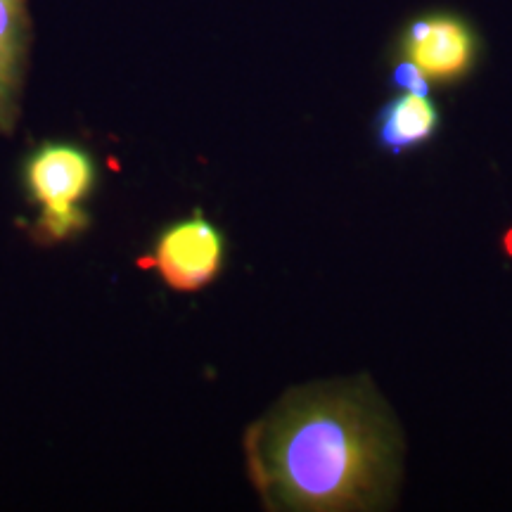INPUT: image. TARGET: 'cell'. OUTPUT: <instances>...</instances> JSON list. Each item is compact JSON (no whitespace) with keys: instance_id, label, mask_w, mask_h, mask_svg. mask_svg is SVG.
<instances>
[{"instance_id":"cell-6","label":"cell","mask_w":512,"mask_h":512,"mask_svg":"<svg viewBox=\"0 0 512 512\" xmlns=\"http://www.w3.org/2000/svg\"><path fill=\"white\" fill-rule=\"evenodd\" d=\"M31 22L24 0H0V133H10L19 117Z\"/></svg>"},{"instance_id":"cell-8","label":"cell","mask_w":512,"mask_h":512,"mask_svg":"<svg viewBox=\"0 0 512 512\" xmlns=\"http://www.w3.org/2000/svg\"><path fill=\"white\" fill-rule=\"evenodd\" d=\"M503 249H505V254H508L510 259H512V228L508 230V233H505V238H503Z\"/></svg>"},{"instance_id":"cell-1","label":"cell","mask_w":512,"mask_h":512,"mask_svg":"<svg viewBox=\"0 0 512 512\" xmlns=\"http://www.w3.org/2000/svg\"><path fill=\"white\" fill-rule=\"evenodd\" d=\"M245 453L268 510H382L401 472V434L368 377L294 389L249 427Z\"/></svg>"},{"instance_id":"cell-5","label":"cell","mask_w":512,"mask_h":512,"mask_svg":"<svg viewBox=\"0 0 512 512\" xmlns=\"http://www.w3.org/2000/svg\"><path fill=\"white\" fill-rule=\"evenodd\" d=\"M375 143L389 157H408L434 143L441 131V110L430 95L401 93L377 112Z\"/></svg>"},{"instance_id":"cell-4","label":"cell","mask_w":512,"mask_h":512,"mask_svg":"<svg viewBox=\"0 0 512 512\" xmlns=\"http://www.w3.org/2000/svg\"><path fill=\"white\" fill-rule=\"evenodd\" d=\"M401 60L413 62L437 86H453L472 74L479 55L475 29L451 12L415 17L399 41Z\"/></svg>"},{"instance_id":"cell-3","label":"cell","mask_w":512,"mask_h":512,"mask_svg":"<svg viewBox=\"0 0 512 512\" xmlns=\"http://www.w3.org/2000/svg\"><path fill=\"white\" fill-rule=\"evenodd\" d=\"M226 235L202 211L171 223L159 235L150 259L140 264L155 268L166 287L192 294L209 287L226 264Z\"/></svg>"},{"instance_id":"cell-7","label":"cell","mask_w":512,"mask_h":512,"mask_svg":"<svg viewBox=\"0 0 512 512\" xmlns=\"http://www.w3.org/2000/svg\"><path fill=\"white\" fill-rule=\"evenodd\" d=\"M392 83L403 93H418V95H430V86H432L430 79H427V76L408 60H401L394 64Z\"/></svg>"},{"instance_id":"cell-2","label":"cell","mask_w":512,"mask_h":512,"mask_svg":"<svg viewBox=\"0 0 512 512\" xmlns=\"http://www.w3.org/2000/svg\"><path fill=\"white\" fill-rule=\"evenodd\" d=\"M24 185L38 207V240L60 242L88 226L81 204L95 188V162L81 145L64 140L38 145L24 162Z\"/></svg>"}]
</instances>
